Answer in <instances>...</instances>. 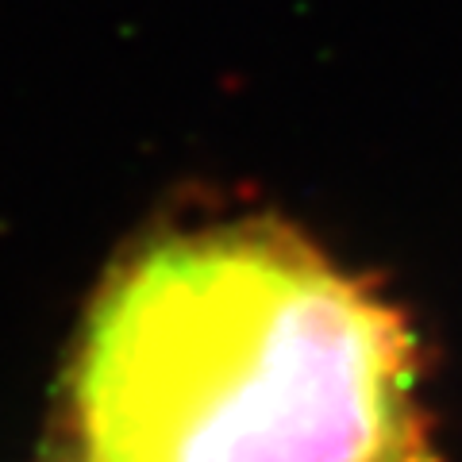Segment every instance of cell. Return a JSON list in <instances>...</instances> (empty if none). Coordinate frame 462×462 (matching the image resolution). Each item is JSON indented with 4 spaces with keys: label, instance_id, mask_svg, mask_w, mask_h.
I'll return each mask as SVG.
<instances>
[{
    "label": "cell",
    "instance_id": "6da1fadb",
    "mask_svg": "<svg viewBox=\"0 0 462 462\" xmlns=\"http://www.w3.org/2000/svg\"><path fill=\"white\" fill-rule=\"evenodd\" d=\"M69 420L85 462H443L409 316L278 220L127 258L78 343Z\"/></svg>",
    "mask_w": 462,
    "mask_h": 462
}]
</instances>
